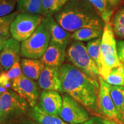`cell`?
<instances>
[{
	"label": "cell",
	"mask_w": 124,
	"mask_h": 124,
	"mask_svg": "<svg viewBox=\"0 0 124 124\" xmlns=\"http://www.w3.org/2000/svg\"><path fill=\"white\" fill-rule=\"evenodd\" d=\"M60 77L63 92L90 110H97L98 80L70 64H63L60 67Z\"/></svg>",
	"instance_id": "6da1fadb"
},
{
	"label": "cell",
	"mask_w": 124,
	"mask_h": 124,
	"mask_svg": "<svg viewBox=\"0 0 124 124\" xmlns=\"http://www.w3.org/2000/svg\"><path fill=\"white\" fill-rule=\"evenodd\" d=\"M65 30L74 32L83 28L103 29L105 23L88 0H70L54 15Z\"/></svg>",
	"instance_id": "7a4b0ae2"
},
{
	"label": "cell",
	"mask_w": 124,
	"mask_h": 124,
	"mask_svg": "<svg viewBox=\"0 0 124 124\" xmlns=\"http://www.w3.org/2000/svg\"><path fill=\"white\" fill-rule=\"evenodd\" d=\"M100 62L101 69L99 72L103 80L107 78L111 70L122 64L118 55L117 42L112 26L109 23L105 24L102 36Z\"/></svg>",
	"instance_id": "3957f363"
},
{
	"label": "cell",
	"mask_w": 124,
	"mask_h": 124,
	"mask_svg": "<svg viewBox=\"0 0 124 124\" xmlns=\"http://www.w3.org/2000/svg\"><path fill=\"white\" fill-rule=\"evenodd\" d=\"M51 41V34L46 18L29 38L22 41L20 55L33 59L41 58L48 47Z\"/></svg>",
	"instance_id": "277c9868"
},
{
	"label": "cell",
	"mask_w": 124,
	"mask_h": 124,
	"mask_svg": "<svg viewBox=\"0 0 124 124\" xmlns=\"http://www.w3.org/2000/svg\"><path fill=\"white\" fill-rule=\"evenodd\" d=\"M68 61L86 75L98 80L100 72L97 64L90 56L87 48L82 41L74 40L66 50Z\"/></svg>",
	"instance_id": "5b68a950"
},
{
	"label": "cell",
	"mask_w": 124,
	"mask_h": 124,
	"mask_svg": "<svg viewBox=\"0 0 124 124\" xmlns=\"http://www.w3.org/2000/svg\"><path fill=\"white\" fill-rule=\"evenodd\" d=\"M43 18L42 15L20 12L11 25L10 35L20 42L24 41L33 34Z\"/></svg>",
	"instance_id": "8992f818"
},
{
	"label": "cell",
	"mask_w": 124,
	"mask_h": 124,
	"mask_svg": "<svg viewBox=\"0 0 124 124\" xmlns=\"http://www.w3.org/2000/svg\"><path fill=\"white\" fill-rule=\"evenodd\" d=\"M28 103L16 91L7 90L0 96V121L12 120L27 112Z\"/></svg>",
	"instance_id": "52a82bcc"
},
{
	"label": "cell",
	"mask_w": 124,
	"mask_h": 124,
	"mask_svg": "<svg viewBox=\"0 0 124 124\" xmlns=\"http://www.w3.org/2000/svg\"><path fill=\"white\" fill-rule=\"evenodd\" d=\"M62 108L58 116L66 123L78 124L90 120L84 106L67 94H63Z\"/></svg>",
	"instance_id": "ba28073f"
},
{
	"label": "cell",
	"mask_w": 124,
	"mask_h": 124,
	"mask_svg": "<svg viewBox=\"0 0 124 124\" xmlns=\"http://www.w3.org/2000/svg\"><path fill=\"white\" fill-rule=\"evenodd\" d=\"M12 89L27 101L31 107L33 108L36 106L39 93L38 85L33 79L22 74L12 80Z\"/></svg>",
	"instance_id": "9c48e42d"
},
{
	"label": "cell",
	"mask_w": 124,
	"mask_h": 124,
	"mask_svg": "<svg viewBox=\"0 0 124 124\" xmlns=\"http://www.w3.org/2000/svg\"><path fill=\"white\" fill-rule=\"evenodd\" d=\"M98 82L100 89L98 95V108L108 119L118 122L117 110L110 93V85L107 83L100 75L98 78Z\"/></svg>",
	"instance_id": "30bf717a"
},
{
	"label": "cell",
	"mask_w": 124,
	"mask_h": 124,
	"mask_svg": "<svg viewBox=\"0 0 124 124\" xmlns=\"http://www.w3.org/2000/svg\"><path fill=\"white\" fill-rule=\"evenodd\" d=\"M39 85L44 90L63 92L60 67L46 66L39 78Z\"/></svg>",
	"instance_id": "8fae6325"
},
{
	"label": "cell",
	"mask_w": 124,
	"mask_h": 124,
	"mask_svg": "<svg viewBox=\"0 0 124 124\" xmlns=\"http://www.w3.org/2000/svg\"><path fill=\"white\" fill-rule=\"evenodd\" d=\"M63 99L58 91L43 90L40 95L39 106L45 112L58 116L62 108Z\"/></svg>",
	"instance_id": "7c38bea8"
},
{
	"label": "cell",
	"mask_w": 124,
	"mask_h": 124,
	"mask_svg": "<svg viewBox=\"0 0 124 124\" xmlns=\"http://www.w3.org/2000/svg\"><path fill=\"white\" fill-rule=\"evenodd\" d=\"M21 48L20 41L9 38L5 41L4 46L0 53V64L5 71H8L19 56Z\"/></svg>",
	"instance_id": "4fadbf2b"
},
{
	"label": "cell",
	"mask_w": 124,
	"mask_h": 124,
	"mask_svg": "<svg viewBox=\"0 0 124 124\" xmlns=\"http://www.w3.org/2000/svg\"><path fill=\"white\" fill-rule=\"evenodd\" d=\"M67 46L50 41L48 47L40 58L41 61L46 66L60 67L66 58Z\"/></svg>",
	"instance_id": "5bb4252c"
},
{
	"label": "cell",
	"mask_w": 124,
	"mask_h": 124,
	"mask_svg": "<svg viewBox=\"0 0 124 124\" xmlns=\"http://www.w3.org/2000/svg\"><path fill=\"white\" fill-rule=\"evenodd\" d=\"M45 17L47 21L50 31L51 42L67 46L72 39V34L63 28L56 22L52 15L46 16Z\"/></svg>",
	"instance_id": "9a60e30c"
},
{
	"label": "cell",
	"mask_w": 124,
	"mask_h": 124,
	"mask_svg": "<svg viewBox=\"0 0 124 124\" xmlns=\"http://www.w3.org/2000/svg\"><path fill=\"white\" fill-rule=\"evenodd\" d=\"M45 66L41 60L23 58L21 61V67L23 74L33 80H38L44 69Z\"/></svg>",
	"instance_id": "2e32d148"
},
{
	"label": "cell",
	"mask_w": 124,
	"mask_h": 124,
	"mask_svg": "<svg viewBox=\"0 0 124 124\" xmlns=\"http://www.w3.org/2000/svg\"><path fill=\"white\" fill-rule=\"evenodd\" d=\"M110 93L119 122H124V86L110 85Z\"/></svg>",
	"instance_id": "e0dca14e"
},
{
	"label": "cell",
	"mask_w": 124,
	"mask_h": 124,
	"mask_svg": "<svg viewBox=\"0 0 124 124\" xmlns=\"http://www.w3.org/2000/svg\"><path fill=\"white\" fill-rule=\"evenodd\" d=\"M32 119L41 124H67L58 116L48 114L37 105L32 108L31 111Z\"/></svg>",
	"instance_id": "ac0fdd59"
},
{
	"label": "cell",
	"mask_w": 124,
	"mask_h": 124,
	"mask_svg": "<svg viewBox=\"0 0 124 124\" xmlns=\"http://www.w3.org/2000/svg\"><path fill=\"white\" fill-rule=\"evenodd\" d=\"M103 29L83 28L75 31L71 35L72 40L80 41H90L102 37Z\"/></svg>",
	"instance_id": "d6986e66"
},
{
	"label": "cell",
	"mask_w": 124,
	"mask_h": 124,
	"mask_svg": "<svg viewBox=\"0 0 124 124\" xmlns=\"http://www.w3.org/2000/svg\"><path fill=\"white\" fill-rule=\"evenodd\" d=\"M43 0H17V8L20 12L42 15Z\"/></svg>",
	"instance_id": "ffe728a7"
},
{
	"label": "cell",
	"mask_w": 124,
	"mask_h": 124,
	"mask_svg": "<svg viewBox=\"0 0 124 124\" xmlns=\"http://www.w3.org/2000/svg\"><path fill=\"white\" fill-rule=\"evenodd\" d=\"M101 17L103 21L109 23L113 15V8L108 0H88Z\"/></svg>",
	"instance_id": "44dd1931"
},
{
	"label": "cell",
	"mask_w": 124,
	"mask_h": 124,
	"mask_svg": "<svg viewBox=\"0 0 124 124\" xmlns=\"http://www.w3.org/2000/svg\"><path fill=\"white\" fill-rule=\"evenodd\" d=\"M70 0H43L42 16L55 15Z\"/></svg>",
	"instance_id": "7402d4cb"
},
{
	"label": "cell",
	"mask_w": 124,
	"mask_h": 124,
	"mask_svg": "<svg viewBox=\"0 0 124 124\" xmlns=\"http://www.w3.org/2000/svg\"><path fill=\"white\" fill-rule=\"evenodd\" d=\"M111 26L114 35L117 38L124 39V6L113 16Z\"/></svg>",
	"instance_id": "603a6c76"
},
{
	"label": "cell",
	"mask_w": 124,
	"mask_h": 124,
	"mask_svg": "<svg viewBox=\"0 0 124 124\" xmlns=\"http://www.w3.org/2000/svg\"><path fill=\"white\" fill-rule=\"evenodd\" d=\"M17 15L15 12L0 17V39L8 40L10 38V27Z\"/></svg>",
	"instance_id": "cb8c5ba5"
},
{
	"label": "cell",
	"mask_w": 124,
	"mask_h": 124,
	"mask_svg": "<svg viewBox=\"0 0 124 124\" xmlns=\"http://www.w3.org/2000/svg\"><path fill=\"white\" fill-rule=\"evenodd\" d=\"M108 85L112 86H124V66L123 64L111 70L109 75L104 80Z\"/></svg>",
	"instance_id": "d4e9b609"
},
{
	"label": "cell",
	"mask_w": 124,
	"mask_h": 124,
	"mask_svg": "<svg viewBox=\"0 0 124 124\" xmlns=\"http://www.w3.org/2000/svg\"><path fill=\"white\" fill-rule=\"evenodd\" d=\"M102 37L90 40L87 44V50L90 56L95 61L99 70L101 69L100 52Z\"/></svg>",
	"instance_id": "484cf974"
},
{
	"label": "cell",
	"mask_w": 124,
	"mask_h": 124,
	"mask_svg": "<svg viewBox=\"0 0 124 124\" xmlns=\"http://www.w3.org/2000/svg\"><path fill=\"white\" fill-rule=\"evenodd\" d=\"M17 5V0H0V17L12 13Z\"/></svg>",
	"instance_id": "4316f807"
},
{
	"label": "cell",
	"mask_w": 124,
	"mask_h": 124,
	"mask_svg": "<svg viewBox=\"0 0 124 124\" xmlns=\"http://www.w3.org/2000/svg\"><path fill=\"white\" fill-rule=\"evenodd\" d=\"M20 56H18L10 69L7 71V73L9 79L13 80L18 78L22 74V70L21 67V64L20 63Z\"/></svg>",
	"instance_id": "83f0119b"
},
{
	"label": "cell",
	"mask_w": 124,
	"mask_h": 124,
	"mask_svg": "<svg viewBox=\"0 0 124 124\" xmlns=\"http://www.w3.org/2000/svg\"><path fill=\"white\" fill-rule=\"evenodd\" d=\"M118 55L120 60L124 59V40H118L117 41Z\"/></svg>",
	"instance_id": "f1b7e54d"
},
{
	"label": "cell",
	"mask_w": 124,
	"mask_h": 124,
	"mask_svg": "<svg viewBox=\"0 0 124 124\" xmlns=\"http://www.w3.org/2000/svg\"><path fill=\"white\" fill-rule=\"evenodd\" d=\"M10 81V80L9 79L8 77L7 71H4V72L1 74V77H0V85L4 86L7 83H8V82Z\"/></svg>",
	"instance_id": "f546056e"
},
{
	"label": "cell",
	"mask_w": 124,
	"mask_h": 124,
	"mask_svg": "<svg viewBox=\"0 0 124 124\" xmlns=\"http://www.w3.org/2000/svg\"><path fill=\"white\" fill-rule=\"evenodd\" d=\"M108 1L110 2L112 8H114L117 7L122 0H108Z\"/></svg>",
	"instance_id": "4dcf8cb0"
},
{
	"label": "cell",
	"mask_w": 124,
	"mask_h": 124,
	"mask_svg": "<svg viewBox=\"0 0 124 124\" xmlns=\"http://www.w3.org/2000/svg\"><path fill=\"white\" fill-rule=\"evenodd\" d=\"M19 124H41L39 123L37 121L35 120H27V121H24L20 122Z\"/></svg>",
	"instance_id": "1f68e13d"
},
{
	"label": "cell",
	"mask_w": 124,
	"mask_h": 124,
	"mask_svg": "<svg viewBox=\"0 0 124 124\" xmlns=\"http://www.w3.org/2000/svg\"><path fill=\"white\" fill-rule=\"evenodd\" d=\"M7 91V89L5 88V87L2 86L1 85H0V94H2L3 93H4L5 92Z\"/></svg>",
	"instance_id": "d6a6232c"
},
{
	"label": "cell",
	"mask_w": 124,
	"mask_h": 124,
	"mask_svg": "<svg viewBox=\"0 0 124 124\" xmlns=\"http://www.w3.org/2000/svg\"><path fill=\"white\" fill-rule=\"evenodd\" d=\"M94 124V121L92 120H89L87 121L83 122V123H81V124Z\"/></svg>",
	"instance_id": "836d02e7"
},
{
	"label": "cell",
	"mask_w": 124,
	"mask_h": 124,
	"mask_svg": "<svg viewBox=\"0 0 124 124\" xmlns=\"http://www.w3.org/2000/svg\"><path fill=\"white\" fill-rule=\"evenodd\" d=\"M4 69H3L2 68V67L1 66V64H0V77H1V74H2L3 72H4Z\"/></svg>",
	"instance_id": "e575fe53"
},
{
	"label": "cell",
	"mask_w": 124,
	"mask_h": 124,
	"mask_svg": "<svg viewBox=\"0 0 124 124\" xmlns=\"http://www.w3.org/2000/svg\"><path fill=\"white\" fill-rule=\"evenodd\" d=\"M121 63H122V64L124 65V59H122V60H121Z\"/></svg>",
	"instance_id": "d590c367"
},
{
	"label": "cell",
	"mask_w": 124,
	"mask_h": 124,
	"mask_svg": "<svg viewBox=\"0 0 124 124\" xmlns=\"http://www.w3.org/2000/svg\"><path fill=\"white\" fill-rule=\"evenodd\" d=\"M0 96H1V94H0Z\"/></svg>",
	"instance_id": "8d00e7d4"
}]
</instances>
